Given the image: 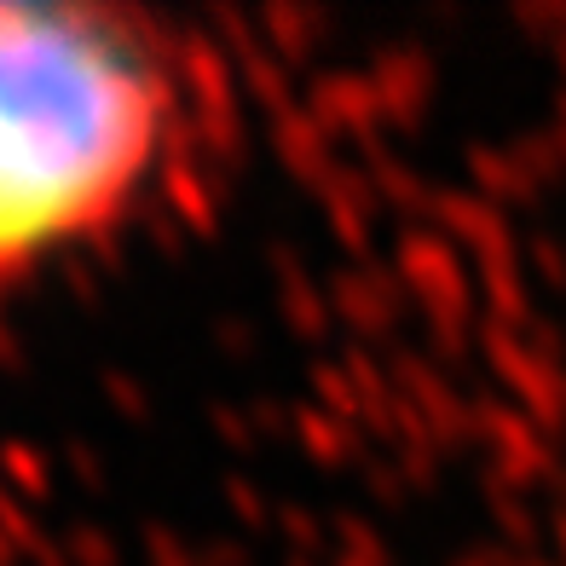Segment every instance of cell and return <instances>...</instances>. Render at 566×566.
I'll return each mask as SVG.
<instances>
[{"instance_id":"cell-1","label":"cell","mask_w":566,"mask_h":566,"mask_svg":"<svg viewBox=\"0 0 566 566\" xmlns=\"http://www.w3.org/2000/svg\"><path fill=\"white\" fill-rule=\"evenodd\" d=\"M163 116V75L116 23L0 0V283L122 220Z\"/></svg>"}]
</instances>
